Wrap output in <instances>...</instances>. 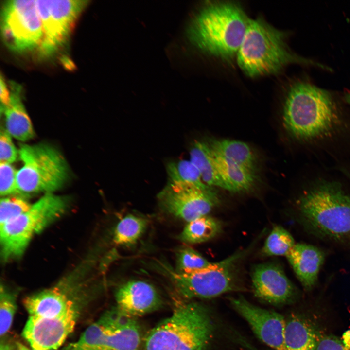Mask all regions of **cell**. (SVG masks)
<instances>
[{"label": "cell", "instance_id": "cell-22", "mask_svg": "<svg viewBox=\"0 0 350 350\" xmlns=\"http://www.w3.org/2000/svg\"><path fill=\"white\" fill-rule=\"evenodd\" d=\"M208 143L217 155L256 173V158L247 143L231 140H211Z\"/></svg>", "mask_w": 350, "mask_h": 350}, {"label": "cell", "instance_id": "cell-38", "mask_svg": "<svg viewBox=\"0 0 350 350\" xmlns=\"http://www.w3.org/2000/svg\"><path fill=\"white\" fill-rule=\"evenodd\" d=\"M17 350H33L32 349H30L26 347L25 345L22 344L21 343H18L17 344Z\"/></svg>", "mask_w": 350, "mask_h": 350}, {"label": "cell", "instance_id": "cell-2", "mask_svg": "<svg viewBox=\"0 0 350 350\" xmlns=\"http://www.w3.org/2000/svg\"><path fill=\"white\" fill-rule=\"evenodd\" d=\"M286 34L258 18L250 19L237 54L239 66L249 77L279 72L292 63L322 65L294 53L286 41Z\"/></svg>", "mask_w": 350, "mask_h": 350}, {"label": "cell", "instance_id": "cell-15", "mask_svg": "<svg viewBox=\"0 0 350 350\" xmlns=\"http://www.w3.org/2000/svg\"><path fill=\"white\" fill-rule=\"evenodd\" d=\"M255 296L269 304L280 305L294 298L296 289L281 266L274 262L256 265L251 272Z\"/></svg>", "mask_w": 350, "mask_h": 350}, {"label": "cell", "instance_id": "cell-28", "mask_svg": "<svg viewBox=\"0 0 350 350\" xmlns=\"http://www.w3.org/2000/svg\"><path fill=\"white\" fill-rule=\"evenodd\" d=\"M295 244L287 230L280 226H275L265 240L262 253L267 256H286Z\"/></svg>", "mask_w": 350, "mask_h": 350}, {"label": "cell", "instance_id": "cell-33", "mask_svg": "<svg viewBox=\"0 0 350 350\" xmlns=\"http://www.w3.org/2000/svg\"><path fill=\"white\" fill-rule=\"evenodd\" d=\"M18 151L15 147L11 136L5 128L1 127L0 131V163H12L15 162Z\"/></svg>", "mask_w": 350, "mask_h": 350}, {"label": "cell", "instance_id": "cell-37", "mask_svg": "<svg viewBox=\"0 0 350 350\" xmlns=\"http://www.w3.org/2000/svg\"><path fill=\"white\" fill-rule=\"evenodd\" d=\"M0 350H13L10 345L4 342H1L0 345Z\"/></svg>", "mask_w": 350, "mask_h": 350}, {"label": "cell", "instance_id": "cell-5", "mask_svg": "<svg viewBox=\"0 0 350 350\" xmlns=\"http://www.w3.org/2000/svg\"><path fill=\"white\" fill-rule=\"evenodd\" d=\"M301 215L316 233L333 240L350 234V197L336 183H324L303 194Z\"/></svg>", "mask_w": 350, "mask_h": 350}, {"label": "cell", "instance_id": "cell-4", "mask_svg": "<svg viewBox=\"0 0 350 350\" xmlns=\"http://www.w3.org/2000/svg\"><path fill=\"white\" fill-rule=\"evenodd\" d=\"M283 117L288 132L304 140L326 136L338 121L336 106L330 93L305 82L295 83L290 87Z\"/></svg>", "mask_w": 350, "mask_h": 350}, {"label": "cell", "instance_id": "cell-25", "mask_svg": "<svg viewBox=\"0 0 350 350\" xmlns=\"http://www.w3.org/2000/svg\"><path fill=\"white\" fill-rule=\"evenodd\" d=\"M107 331L106 324L100 318L88 326L76 341L69 343L63 350H109Z\"/></svg>", "mask_w": 350, "mask_h": 350}, {"label": "cell", "instance_id": "cell-27", "mask_svg": "<svg viewBox=\"0 0 350 350\" xmlns=\"http://www.w3.org/2000/svg\"><path fill=\"white\" fill-rule=\"evenodd\" d=\"M166 171L168 182L202 188L209 187L203 182L198 168L190 159L171 161L167 163Z\"/></svg>", "mask_w": 350, "mask_h": 350}, {"label": "cell", "instance_id": "cell-12", "mask_svg": "<svg viewBox=\"0 0 350 350\" xmlns=\"http://www.w3.org/2000/svg\"><path fill=\"white\" fill-rule=\"evenodd\" d=\"M82 269L74 270L54 286L25 298L23 304L30 316L53 317L83 302L85 284Z\"/></svg>", "mask_w": 350, "mask_h": 350}, {"label": "cell", "instance_id": "cell-20", "mask_svg": "<svg viewBox=\"0 0 350 350\" xmlns=\"http://www.w3.org/2000/svg\"><path fill=\"white\" fill-rule=\"evenodd\" d=\"M321 336L307 320L292 315L286 320L285 350H316Z\"/></svg>", "mask_w": 350, "mask_h": 350}, {"label": "cell", "instance_id": "cell-18", "mask_svg": "<svg viewBox=\"0 0 350 350\" xmlns=\"http://www.w3.org/2000/svg\"><path fill=\"white\" fill-rule=\"evenodd\" d=\"M286 257L304 288L307 290L313 288L324 261L323 251L312 245L298 243Z\"/></svg>", "mask_w": 350, "mask_h": 350}, {"label": "cell", "instance_id": "cell-10", "mask_svg": "<svg viewBox=\"0 0 350 350\" xmlns=\"http://www.w3.org/2000/svg\"><path fill=\"white\" fill-rule=\"evenodd\" d=\"M42 27L38 49L42 57L54 54L68 40L78 17L88 0H35Z\"/></svg>", "mask_w": 350, "mask_h": 350}, {"label": "cell", "instance_id": "cell-19", "mask_svg": "<svg viewBox=\"0 0 350 350\" xmlns=\"http://www.w3.org/2000/svg\"><path fill=\"white\" fill-rule=\"evenodd\" d=\"M10 101L3 111L5 129L17 140L26 141L34 136L32 122L21 100V87L14 82L10 83Z\"/></svg>", "mask_w": 350, "mask_h": 350}, {"label": "cell", "instance_id": "cell-26", "mask_svg": "<svg viewBox=\"0 0 350 350\" xmlns=\"http://www.w3.org/2000/svg\"><path fill=\"white\" fill-rule=\"evenodd\" d=\"M147 220L142 217L128 214L117 224L114 232V243L121 246L135 244L142 235L147 226Z\"/></svg>", "mask_w": 350, "mask_h": 350}, {"label": "cell", "instance_id": "cell-35", "mask_svg": "<svg viewBox=\"0 0 350 350\" xmlns=\"http://www.w3.org/2000/svg\"><path fill=\"white\" fill-rule=\"evenodd\" d=\"M0 112L2 113L8 106L10 101V90L8 89L7 85L2 75H0Z\"/></svg>", "mask_w": 350, "mask_h": 350}, {"label": "cell", "instance_id": "cell-1", "mask_svg": "<svg viewBox=\"0 0 350 350\" xmlns=\"http://www.w3.org/2000/svg\"><path fill=\"white\" fill-rule=\"evenodd\" d=\"M249 20L239 5L213 2L203 7L192 19L189 36L203 52L229 60L237 54Z\"/></svg>", "mask_w": 350, "mask_h": 350}, {"label": "cell", "instance_id": "cell-24", "mask_svg": "<svg viewBox=\"0 0 350 350\" xmlns=\"http://www.w3.org/2000/svg\"><path fill=\"white\" fill-rule=\"evenodd\" d=\"M220 230L221 225L217 220L205 215L187 222L179 238L186 243H201L214 238Z\"/></svg>", "mask_w": 350, "mask_h": 350}, {"label": "cell", "instance_id": "cell-3", "mask_svg": "<svg viewBox=\"0 0 350 350\" xmlns=\"http://www.w3.org/2000/svg\"><path fill=\"white\" fill-rule=\"evenodd\" d=\"M214 332L213 320L205 307L183 302L148 332L144 350H207Z\"/></svg>", "mask_w": 350, "mask_h": 350}, {"label": "cell", "instance_id": "cell-23", "mask_svg": "<svg viewBox=\"0 0 350 350\" xmlns=\"http://www.w3.org/2000/svg\"><path fill=\"white\" fill-rule=\"evenodd\" d=\"M212 153L216 166L225 183L227 191L242 192L248 191L253 187L256 179V173L230 162L213 151Z\"/></svg>", "mask_w": 350, "mask_h": 350}, {"label": "cell", "instance_id": "cell-16", "mask_svg": "<svg viewBox=\"0 0 350 350\" xmlns=\"http://www.w3.org/2000/svg\"><path fill=\"white\" fill-rule=\"evenodd\" d=\"M115 297L117 308L134 318L156 310L162 304L161 297L155 287L140 280L122 284L117 289Z\"/></svg>", "mask_w": 350, "mask_h": 350}, {"label": "cell", "instance_id": "cell-39", "mask_svg": "<svg viewBox=\"0 0 350 350\" xmlns=\"http://www.w3.org/2000/svg\"><path fill=\"white\" fill-rule=\"evenodd\" d=\"M346 101L350 105V91L347 92L345 95Z\"/></svg>", "mask_w": 350, "mask_h": 350}, {"label": "cell", "instance_id": "cell-21", "mask_svg": "<svg viewBox=\"0 0 350 350\" xmlns=\"http://www.w3.org/2000/svg\"><path fill=\"white\" fill-rule=\"evenodd\" d=\"M189 153L190 160L198 168L203 182L209 187H217L226 190V186L218 171L208 142L194 141Z\"/></svg>", "mask_w": 350, "mask_h": 350}, {"label": "cell", "instance_id": "cell-36", "mask_svg": "<svg viewBox=\"0 0 350 350\" xmlns=\"http://www.w3.org/2000/svg\"><path fill=\"white\" fill-rule=\"evenodd\" d=\"M341 340L346 347H350V329L343 333Z\"/></svg>", "mask_w": 350, "mask_h": 350}, {"label": "cell", "instance_id": "cell-34", "mask_svg": "<svg viewBox=\"0 0 350 350\" xmlns=\"http://www.w3.org/2000/svg\"><path fill=\"white\" fill-rule=\"evenodd\" d=\"M316 350H350L341 339L332 335L321 336Z\"/></svg>", "mask_w": 350, "mask_h": 350}, {"label": "cell", "instance_id": "cell-13", "mask_svg": "<svg viewBox=\"0 0 350 350\" xmlns=\"http://www.w3.org/2000/svg\"><path fill=\"white\" fill-rule=\"evenodd\" d=\"M82 303L73 305L57 316L41 317L29 316L22 336L33 350H55L71 333L81 314Z\"/></svg>", "mask_w": 350, "mask_h": 350}, {"label": "cell", "instance_id": "cell-32", "mask_svg": "<svg viewBox=\"0 0 350 350\" xmlns=\"http://www.w3.org/2000/svg\"><path fill=\"white\" fill-rule=\"evenodd\" d=\"M17 171L10 163H0L1 196L18 194L17 183Z\"/></svg>", "mask_w": 350, "mask_h": 350}, {"label": "cell", "instance_id": "cell-8", "mask_svg": "<svg viewBox=\"0 0 350 350\" xmlns=\"http://www.w3.org/2000/svg\"><path fill=\"white\" fill-rule=\"evenodd\" d=\"M65 197L46 193L31 208L0 227L1 254L5 261L20 256L34 236L41 231L65 211Z\"/></svg>", "mask_w": 350, "mask_h": 350}, {"label": "cell", "instance_id": "cell-30", "mask_svg": "<svg viewBox=\"0 0 350 350\" xmlns=\"http://www.w3.org/2000/svg\"><path fill=\"white\" fill-rule=\"evenodd\" d=\"M32 205L23 196L16 195L1 198L0 202V227L27 211Z\"/></svg>", "mask_w": 350, "mask_h": 350}, {"label": "cell", "instance_id": "cell-17", "mask_svg": "<svg viewBox=\"0 0 350 350\" xmlns=\"http://www.w3.org/2000/svg\"><path fill=\"white\" fill-rule=\"evenodd\" d=\"M107 327L109 350H138L141 341L140 327L134 317L113 308L100 317Z\"/></svg>", "mask_w": 350, "mask_h": 350}, {"label": "cell", "instance_id": "cell-11", "mask_svg": "<svg viewBox=\"0 0 350 350\" xmlns=\"http://www.w3.org/2000/svg\"><path fill=\"white\" fill-rule=\"evenodd\" d=\"M158 198L164 210L187 222L207 215L219 203L217 194L212 187L169 182Z\"/></svg>", "mask_w": 350, "mask_h": 350}, {"label": "cell", "instance_id": "cell-29", "mask_svg": "<svg viewBox=\"0 0 350 350\" xmlns=\"http://www.w3.org/2000/svg\"><path fill=\"white\" fill-rule=\"evenodd\" d=\"M213 263L191 247H183L177 252L176 271L179 273L199 271L210 267Z\"/></svg>", "mask_w": 350, "mask_h": 350}, {"label": "cell", "instance_id": "cell-6", "mask_svg": "<svg viewBox=\"0 0 350 350\" xmlns=\"http://www.w3.org/2000/svg\"><path fill=\"white\" fill-rule=\"evenodd\" d=\"M18 154L23 163L17 174L20 195L52 193L66 183L68 164L54 148L45 144H21Z\"/></svg>", "mask_w": 350, "mask_h": 350}, {"label": "cell", "instance_id": "cell-31", "mask_svg": "<svg viewBox=\"0 0 350 350\" xmlns=\"http://www.w3.org/2000/svg\"><path fill=\"white\" fill-rule=\"evenodd\" d=\"M17 309L15 296L2 286L0 294V335L4 336L11 327Z\"/></svg>", "mask_w": 350, "mask_h": 350}, {"label": "cell", "instance_id": "cell-7", "mask_svg": "<svg viewBox=\"0 0 350 350\" xmlns=\"http://www.w3.org/2000/svg\"><path fill=\"white\" fill-rule=\"evenodd\" d=\"M250 249L238 251L207 268L189 273H179L164 263L159 264L183 297L210 299L239 288L237 264Z\"/></svg>", "mask_w": 350, "mask_h": 350}, {"label": "cell", "instance_id": "cell-14", "mask_svg": "<svg viewBox=\"0 0 350 350\" xmlns=\"http://www.w3.org/2000/svg\"><path fill=\"white\" fill-rule=\"evenodd\" d=\"M230 299L259 339L274 350H285L286 319L282 315L257 306L241 297Z\"/></svg>", "mask_w": 350, "mask_h": 350}, {"label": "cell", "instance_id": "cell-9", "mask_svg": "<svg viewBox=\"0 0 350 350\" xmlns=\"http://www.w3.org/2000/svg\"><path fill=\"white\" fill-rule=\"evenodd\" d=\"M0 30L3 42L10 50L22 53L38 50L43 32L35 0L5 1L1 12Z\"/></svg>", "mask_w": 350, "mask_h": 350}]
</instances>
